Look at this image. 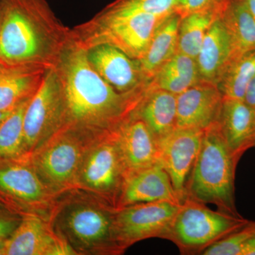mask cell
Masks as SVG:
<instances>
[{
  "label": "cell",
  "instance_id": "obj_5",
  "mask_svg": "<svg viewBox=\"0 0 255 255\" xmlns=\"http://www.w3.org/2000/svg\"><path fill=\"white\" fill-rule=\"evenodd\" d=\"M103 132L65 126L28 158L53 194L75 187L92 142Z\"/></svg>",
  "mask_w": 255,
  "mask_h": 255
},
{
  "label": "cell",
  "instance_id": "obj_9",
  "mask_svg": "<svg viewBox=\"0 0 255 255\" xmlns=\"http://www.w3.org/2000/svg\"><path fill=\"white\" fill-rule=\"evenodd\" d=\"M167 16L103 10L92 21L94 31L92 36H89V41L80 44L87 48L107 43L122 50L130 58L138 60L147 49L157 26Z\"/></svg>",
  "mask_w": 255,
  "mask_h": 255
},
{
  "label": "cell",
  "instance_id": "obj_12",
  "mask_svg": "<svg viewBox=\"0 0 255 255\" xmlns=\"http://www.w3.org/2000/svg\"><path fill=\"white\" fill-rule=\"evenodd\" d=\"M204 130L176 128L159 140V163L170 178L178 197L187 198V185L200 150Z\"/></svg>",
  "mask_w": 255,
  "mask_h": 255
},
{
  "label": "cell",
  "instance_id": "obj_11",
  "mask_svg": "<svg viewBox=\"0 0 255 255\" xmlns=\"http://www.w3.org/2000/svg\"><path fill=\"white\" fill-rule=\"evenodd\" d=\"M51 194L28 157L0 159V203L4 208L22 216Z\"/></svg>",
  "mask_w": 255,
  "mask_h": 255
},
{
  "label": "cell",
  "instance_id": "obj_17",
  "mask_svg": "<svg viewBox=\"0 0 255 255\" xmlns=\"http://www.w3.org/2000/svg\"><path fill=\"white\" fill-rule=\"evenodd\" d=\"M162 201L182 204L168 174L160 164L156 163L127 176L117 209L140 203Z\"/></svg>",
  "mask_w": 255,
  "mask_h": 255
},
{
  "label": "cell",
  "instance_id": "obj_22",
  "mask_svg": "<svg viewBox=\"0 0 255 255\" xmlns=\"http://www.w3.org/2000/svg\"><path fill=\"white\" fill-rule=\"evenodd\" d=\"M180 15L169 14L159 23L144 54L138 59L144 78L150 82L159 69L177 52Z\"/></svg>",
  "mask_w": 255,
  "mask_h": 255
},
{
  "label": "cell",
  "instance_id": "obj_29",
  "mask_svg": "<svg viewBox=\"0 0 255 255\" xmlns=\"http://www.w3.org/2000/svg\"><path fill=\"white\" fill-rule=\"evenodd\" d=\"M255 234V222L246 226L215 242L202 251L204 255H241L243 247Z\"/></svg>",
  "mask_w": 255,
  "mask_h": 255
},
{
  "label": "cell",
  "instance_id": "obj_20",
  "mask_svg": "<svg viewBox=\"0 0 255 255\" xmlns=\"http://www.w3.org/2000/svg\"><path fill=\"white\" fill-rule=\"evenodd\" d=\"M134 112L160 140L177 128V95L150 83Z\"/></svg>",
  "mask_w": 255,
  "mask_h": 255
},
{
  "label": "cell",
  "instance_id": "obj_27",
  "mask_svg": "<svg viewBox=\"0 0 255 255\" xmlns=\"http://www.w3.org/2000/svg\"><path fill=\"white\" fill-rule=\"evenodd\" d=\"M30 99L17 106L0 124V159L25 157L23 117Z\"/></svg>",
  "mask_w": 255,
  "mask_h": 255
},
{
  "label": "cell",
  "instance_id": "obj_34",
  "mask_svg": "<svg viewBox=\"0 0 255 255\" xmlns=\"http://www.w3.org/2000/svg\"><path fill=\"white\" fill-rule=\"evenodd\" d=\"M247 6L255 19V0H246Z\"/></svg>",
  "mask_w": 255,
  "mask_h": 255
},
{
  "label": "cell",
  "instance_id": "obj_15",
  "mask_svg": "<svg viewBox=\"0 0 255 255\" xmlns=\"http://www.w3.org/2000/svg\"><path fill=\"white\" fill-rule=\"evenodd\" d=\"M61 255L77 253L64 238L30 213L21 216L17 228L6 239L4 251V255Z\"/></svg>",
  "mask_w": 255,
  "mask_h": 255
},
{
  "label": "cell",
  "instance_id": "obj_33",
  "mask_svg": "<svg viewBox=\"0 0 255 255\" xmlns=\"http://www.w3.org/2000/svg\"><path fill=\"white\" fill-rule=\"evenodd\" d=\"M241 255H255V234L246 242Z\"/></svg>",
  "mask_w": 255,
  "mask_h": 255
},
{
  "label": "cell",
  "instance_id": "obj_1",
  "mask_svg": "<svg viewBox=\"0 0 255 255\" xmlns=\"http://www.w3.org/2000/svg\"><path fill=\"white\" fill-rule=\"evenodd\" d=\"M55 70L63 91L65 126L94 132L112 130L125 120L148 88L129 93L116 91L92 66L87 48L73 38Z\"/></svg>",
  "mask_w": 255,
  "mask_h": 255
},
{
  "label": "cell",
  "instance_id": "obj_2",
  "mask_svg": "<svg viewBox=\"0 0 255 255\" xmlns=\"http://www.w3.org/2000/svg\"><path fill=\"white\" fill-rule=\"evenodd\" d=\"M71 40L46 0H0V64L55 69Z\"/></svg>",
  "mask_w": 255,
  "mask_h": 255
},
{
  "label": "cell",
  "instance_id": "obj_19",
  "mask_svg": "<svg viewBox=\"0 0 255 255\" xmlns=\"http://www.w3.org/2000/svg\"><path fill=\"white\" fill-rule=\"evenodd\" d=\"M234 55L231 36L218 18L206 32L196 57L201 82L216 85L218 79Z\"/></svg>",
  "mask_w": 255,
  "mask_h": 255
},
{
  "label": "cell",
  "instance_id": "obj_32",
  "mask_svg": "<svg viewBox=\"0 0 255 255\" xmlns=\"http://www.w3.org/2000/svg\"><path fill=\"white\" fill-rule=\"evenodd\" d=\"M244 101L247 105L255 111V76L248 87Z\"/></svg>",
  "mask_w": 255,
  "mask_h": 255
},
{
  "label": "cell",
  "instance_id": "obj_4",
  "mask_svg": "<svg viewBox=\"0 0 255 255\" xmlns=\"http://www.w3.org/2000/svg\"><path fill=\"white\" fill-rule=\"evenodd\" d=\"M115 210L101 200L71 201L58 213L57 231L77 255L119 254L114 233Z\"/></svg>",
  "mask_w": 255,
  "mask_h": 255
},
{
  "label": "cell",
  "instance_id": "obj_16",
  "mask_svg": "<svg viewBox=\"0 0 255 255\" xmlns=\"http://www.w3.org/2000/svg\"><path fill=\"white\" fill-rule=\"evenodd\" d=\"M223 97L216 85L200 82L177 95V128L205 130L218 123Z\"/></svg>",
  "mask_w": 255,
  "mask_h": 255
},
{
  "label": "cell",
  "instance_id": "obj_10",
  "mask_svg": "<svg viewBox=\"0 0 255 255\" xmlns=\"http://www.w3.org/2000/svg\"><path fill=\"white\" fill-rule=\"evenodd\" d=\"M181 204L171 201H154L116 209L114 233L119 249L122 253L126 248L142 240L164 238Z\"/></svg>",
  "mask_w": 255,
  "mask_h": 255
},
{
  "label": "cell",
  "instance_id": "obj_28",
  "mask_svg": "<svg viewBox=\"0 0 255 255\" xmlns=\"http://www.w3.org/2000/svg\"><path fill=\"white\" fill-rule=\"evenodd\" d=\"M177 0H117L105 8L110 12H143L167 16L175 12Z\"/></svg>",
  "mask_w": 255,
  "mask_h": 255
},
{
  "label": "cell",
  "instance_id": "obj_8",
  "mask_svg": "<svg viewBox=\"0 0 255 255\" xmlns=\"http://www.w3.org/2000/svg\"><path fill=\"white\" fill-rule=\"evenodd\" d=\"M66 125L65 104L55 69L47 70L38 90L28 101L23 117L25 157L34 153Z\"/></svg>",
  "mask_w": 255,
  "mask_h": 255
},
{
  "label": "cell",
  "instance_id": "obj_14",
  "mask_svg": "<svg viewBox=\"0 0 255 255\" xmlns=\"http://www.w3.org/2000/svg\"><path fill=\"white\" fill-rule=\"evenodd\" d=\"M111 131L118 145L128 175L159 163V140L135 112Z\"/></svg>",
  "mask_w": 255,
  "mask_h": 255
},
{
  "label": "cell",
  "instance_id": "obj_38",
  "mask_svg": "<svg viewBox=\"0 0 255 255\" xmlns=\"http://www.w3.org/2000/svg\"></svg>",
  "mask_w": 255,
  "mask_h": 255
},
{
  "label": "cell",
  "instance_id": "obj_13",
  "mask_svg": "<svg viewBox=\"0 0 255 255\" xmlns=\"http://www.w3.org/2000/svg\"><path fill=\"white\" fill-rule=\"evenodd\" d=\"M87 50L92 66L116 91L129 93L150 85L142 75L138 60L117 47L100 43L89 47Z\"/></svg>",
  "mask_w": 255,
  "mask_h": 255
},
{
  "label": "cell",
  "instance_id": "obj_18",
  "mask_svg": "<svg viewBox=\"0 0 255 255\" xmlns=\"http://www.w3.org/2000/svg\"><path fill=\"white\" fill-rule=\"evenodd\" d=\"M220 131L230 150L238 159L255 146V111L244 100L223 99Z\"/></svg>",
  "mask_w": 255,
  "mask_h": 255
},
{
  "label": "cell",
  "instance_id": "obj_30",
  "mask_svg": "<svg viewBox=\"0 0 255 255\" xmlns=\"http://www.w3.org/2000/svg\"><path fill=\"white\" fill-rule=\"evenodd\" d=\"M21 216L6 208H0V239L8 238L21 222Z\"/></svg>",
  "mask_w": 255,
  "mask_h": 255
},
{
  "label": "cell",
  "instance_id": "obj_37",
  "mask_svg": "<svg viewBox=\"0 0 255 255\" xmlns=\"http://www.w3.org/2000/svg\"><path fill=\"white\" fill-rule=\"evenodd\" d=\"M0 208H4V206L2 205V204L0 203Z\"/></svg>",
  "mask_w": 255,
  "mask_h": 255
},
{
  "label": "cell",
  "instance_id": "obj_25",
  "mask_svg": "<svg viewBox=\"0 0 255 255\" xmlns=\"http://www.w3.org/2000/svg\"><path fill=\"white\" fill-rule=\"evenodd\" d=\"M220 19L231 36L233 56L255 48V19L246 0H228Z\"/></svg>",
  "mask_w": 255,
  "mask_h": 255
},
{
  "label": "cell",
  "instance_id": "obj_35",
  "mask_svg": "<svg viewBox=\"0 0 255 255\" xmlns=\"http://www.w3.org/2000/svg\"><path fill=\"white\" fill-rule=\"evenodd\" d=\"M7 238H1L0 239V255H4L5 244Z\"/></svg>",
  "mask_w": 255,
  "mask_h": 255
},
{
  "label": "cell",
  "instance_id": "obj_3",
  "mask_svg": "<svg viewBox=\"0 0 255 255\" xmlns=\"http://www.w3.org/2000/svg\"><path fill=\"white\" fill-rule=\"evenodd\" d=\"M238 162L226 145L218 123L206 129L188 180L186 199L215 204L220 211L239 216L235 204Z\"/></svg>",
  "mask_w": 255,
  "mask_h": 255
},
{
  "label": "cell",
  "instance_id": "obj_36",
  "mask_svg": "<svg viewBox=\"0 0 255 255\" xmlns=\"http://www.w3.org/2000/svg\"><path fill=\"white\" fill-rule=\"evenodd\" d=\"M10 112H4L0 111V124H1V122H3V120H4V119L9 115Z\"/></svg>",
  "mask_w": 255,
  "mask_h": 255
},
{
  "label": "cell",
  "instance_id": "obj_31",
  "mask_svg": "<svg viewBox=\"0 0 255 255\" xmlns=\"http://www.w3.org/2000/svg\"><path fill=\"white\" fill-rule=\"evenodd\" d=\"M218 1L219 0H177L175 12L182 18L191 13L206 9Z\"/></svg>",
  "mask_w": 255,
  "mask_h": 255
},
{
  "label": "cell",
  "instance_id": "obj_21",
  "mask_svg": "<svg viewBox=\"0 0 255 255\" xmlns=\"http://www.w3.org/2000/svg\"><path fill=\"white\" fill-rule=\"evenodd\" d=\"M47 70L0 64V111L11 112L38 90Z\"/></svg>",
  "mask_w": 255,
  "mask_h": 255
},
{
  "label": "cell",
  "instance_id": "obj_26",
  "mask_svg": "<svg viewBox=\"0 0 255 255\" xmlns=\"http://www.w3.org/2000/svg\"><path fill=\"white\" fill-rule=\"evenodd\" d=\"M255 76V48L235 55L220 75L216 86L223 99L244 100Z\"/></svg>",
  "mask_w": 255,
  "mask_h": 255
},
{
  "label": "cell",
  "instance_id": "obj_7",
  "mask_svg": "<svg viewBox=\"0 0 255 255\" xmlns=\"http://www.w3.org/2000/svg\"><path fill=\"white\" fill-rule=\"evenodd\" d=\"M128 175L113 134L101 133L92 142L79 170L75 187L95 194L117 209V201Z\"/></svg>",
  "mask_w": 255,
  "mask_h": 255
},
{
  "label": "cell",
  "instance_id": "obj_6",
  "mask_svg": "<svg viewBox=\"0 0 255 255\" xmlns=\"http://www.w3.org/2000/svg\"><path fill=\"white\" fill-rule=\"evenodd\" d=\"M248 222L241 216L216 212L202 203L187 199L181 204L164 238L174 242L181 249L203 251Z\"/></svg>",
  "mask_w": 255,
  "mask_h": 255
},
{
  "label": "cell",
  "instance_id": "obj_23",
  "mask_svg": "<svg viewBox=\"0 0 255 255\" xmlns=\"http://www.w3.org/2000/svg\"><path fill=\"white\" fill-rule=\"evenodd\" d=\"M228 0H219L206 9L182 18L178 34L177 52L196 59L206 32L220 18Z\"/></svg>",
  "mask_w": 255,
  "mask_h": 255
},
{
  "label": "cell",
  "instance_id": "obj_24",
  "mask_svg": "<svg viewBox=\"0 0 255 255\" xmlns=\"http://www.w3.org/2000/svg\"><path fill=\"white\" fill-rule=\"evenodd\" d=\"M200 82L196 59L177 52L159 69L151 85L178 95Z\"/></svg>",
  "mask_w": 255,
  "mask_h": 255
}]
</instances>
